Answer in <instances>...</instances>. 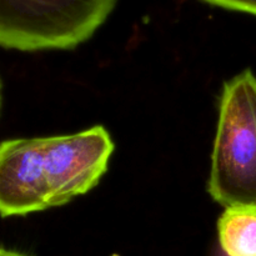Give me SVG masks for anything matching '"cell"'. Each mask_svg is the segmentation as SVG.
Returning <instances> with one entry per match:
<instances>
[{
  "label": "cell",
  "instance_id": "obj_4",
  "mask_svg": "<svg viewBox=\"0 0 256 256\" xmlns=\"http://www.w3.org/2000/svg\"><path fill=\"white\" fill-rule=\"evenodd\" d=\"M52 208L42 138L0 144V215H26Z\"/></svg>",
  "mask_w": 256,
  "mask_h": 256
},
{
  "label": "cell",
  "instance_id": "obj_1",
  "mask_svg": "<svg viewBox=\"0 0 256 256\" xmlns=\"http://www.w3.org/2000/svg\"><path fill=\"white\" fill-rule=\"evenodd\" d=\"M208 192L224 206L256 205V76L252 70L222 88Z\"/></svg>",
  "mask_w": 256,
  "mask_h": 256
},
{
  "label": "cell",
  "instance_id": "obj_5",
  "mask_svg": "<svg viewBox=\"0 0 256 256\" xmlns=\"http://www.w3.org/2000/svg\"><path fill=\"white\" fill-rule=\"evenodd\" d=\"M218 235L226 256H256V205L226 206L218 220Z\"/></svg>",
  "mask_w": 256,
  "mask_h": 256
},
{
  "label": "cell",
  "instance_id": "obj_3",
  "mask_svg": "<svg viewBox=\"0 0 256 256\" xmlns=\"http://www.w3.org/2000/svg\"><path fill=\"white\" fill-rule=\"evenodd\" d=\"M52 208L90 192L106 172L114 142L102 126L42 138Z\"/></svg>",
  "mask_w": 256,
  "mask_h": 256
},
{
  "label": "cell",
  "instance_id": "obj_6",
  "mask_svg": "<svg viewBox=\"0 0 256 256\" xmlns=\"http://www.w3.org/2000/svg\"><path fill=\"white\" fill-rule=\"evenodd\" d=\"M216 6L256 15V0H204Z\"/></svg>",
  "mask_w": 256,
  "mask_h": 256
},
{
  "label": "cell",
  "instance_id": "obj_2",
  "mask_svg": "<svg viewBox=\"0 0 256 256\" xmlns=\"http://www.w3.org/2000/svg\"><path fill=\"white\" fill-rule=\"evenodd\" d=\"M116 0H0V46L72 49L105 22Z\"/></svg>",
  "mask_w": 256,
  "mask_h": 256
},
{
  "label": "cell",
  "instance_id": "obj_7",
  "mask_svg": "<svg viewBox=\"0 0 256 256\" xmlns=\"http://www.w3.org/2000/svg\"><path fill=\"white\" fill-rule=\"evenodd\" d=\"M0 256H25V255L20 254V252H12V250H6L0 248Z\"/></svg>",
  "mask_w": 256,
  "mask_h": 256
}]
</instances>
